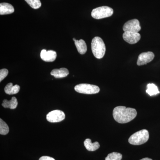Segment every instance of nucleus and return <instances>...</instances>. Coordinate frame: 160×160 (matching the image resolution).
Instances as JSON below:
<instances>
[{
  "instance_id": "obj_1",
  "label": "nucleus",
  "mask_w": 160,
  "mask_h": 160,
  "mask_svg": "<svg viewBox=\"0 0 160 160\" xmlns=\"http://www.w3.org/2000/svg\"><path fill=\"white\" fill-rule=\"evenodd\" d=\"M113 117L118 123L124 124L129 122L134 119L137 112L133 108H126L125 106H118L113 109Z\"/></svg>"
},
{
  "instance_id": "obj_2",
  "label": "nucleus",
  "mask_w": 160,
  "mask_h": 160,
  "mask_svg": "<svg viewBox=\"0 0 160 160\" xmlns=\"http://www.w3.org/2000/svg\"><path fill=\"white\" fill-rule=\"evenodd\" d=\"M92 51L93 55L98 59H101L105 55L106 47L103 40L99 37L92 39L91 42Z\"/></svg>"
},
{
  "instance_id": "obj_3",
  "label": "nucleus",
  "mask_w": 160,
  "mask_h": 160,
  "mask_svg": "<svg viewBox=\"0 0 160 160\" xmlns=\"http://www.w3.org/2000/svg\"><path fill=\"white\" fill-rule=\"evenodd\" d=\"M149 138V132L145 129L137 132L132 135L128 141L131 145L138 146L146 142Z\"/></svg>"
},
{
  "instance_id": "obj_4",
  "label": "nucleus",
  "mask_w": 160,
  "mask_h": 160,
  "mask_svg": "<svg viewBox=\"0 0 160 160\" xmlns=\"http://www.w3.org/2000/svg\"><path fill=\"white\" fill-rule=\"evenodd\" d=\"M113 13V10L110 7L107 6H101L95 8L92 10L91 16L96 19H101L111 16Z\"/></svg>"
},
{
  "instance_id": "obj_5",
  "label": "nucleus",
  "mask_w": 160,
  "mask_h": 160,
  "mask_svg": "<svg viewBox=\"0 0 160 160\" xmlns=\"http://www.w3.org/2000/svg\"><path fill=\"white\" fill-rule=\"evenodd\" d=\"M74 89L79 93L86 94H96L100 91L98 86L89 84H79L75 86Z\"/></svg>"
},
{
  "instance_id": "obj_6",
  "label": "nucleus",
  "mask_w": 160,
  "mask_h": 160,
  "mask_svg": "<svg viewBox=\"0 0 160 160\" xmlns=\"http://www.w3.org/2000/svg\"><path fill=\"white\" fill-rule=\"evenodd\" d=\"M66 116L63 111L60 110H52L46 116V119L50 122L55 123L62 121L65 119Z\"/></svg>"
},
{
  "instance_id": "obj_7",
  "label": "nucleus",
  "mask_w": 160,
  "mask_h": 160,
  "mask_svg": "<svg viewBox=\"0 0 160 160\" xmlns=\"http://www.w3.org/2000/svg\"><path fill=\"white\" fill-rule=\"evenodd\" d=\"M141 29L138 20L134 19L126 22L123 27V30L125 32H138Z\"/></svg>"
},
{
  "instance_id": "obj_8",
  "label": "nucleus",
  "mask_w": 160,
  "mask_h": 160,
  "mask_svg": "<svg viewBox=\"0 0 160 160\" xmlns=\"http://www.w3.org/2000/svg\"><path fill=\"white\" fill-rule=\"evenodd\" d=\"M154 58V54L152 52H142L139 55L137 61V65L141 66L146 65L150 62Z\"/></svg>"
},
{
  "instance_id": "obj_9",
  "label": "nucleus",
  "mask_w": 160,
  "mask_h": 160,
  "mask_svg": "<svg viewBox=\"0 0 160 160\" xmlns=\"http://www.w3.org/2000/svg\"><path fill=\"white\" fill-rule=\"evenodd\" d=\"M141 35L138 32H125L123 34V39L130 44H136L141 39Z\"/></svg>"
},
{
  "instance_id": "obj_10",
  "label": "nucleus",
  "mask_w": 160,
  "mask_h": 160,
  "mask_svg": "<svg viewBox=\"0 0 160 160\" xmlns=\"http://www.w3.org/2000/svg\"><path fill=\"white\" fill-rule=\"evenodd\" d=\"M40 56L41 58L45 62H52L56 59L57 53L53 50L46 51V49H44L41 51Z\"/></svg>"
},
{
  "instance_id": "obj_11",
  "label": "nucleus",
  "mask_w": 160,
  "mask_h": 160,
  "mask_svg": "<svg viewBox=\"0 0 160 160\" xmlns=\"http://www.w3.org/2000/svg\"><path fill=\"white\" fill-rule=\"evenodd\" d=\"M14 12V8L11 4L7 3H2L0 4V14H11Z\"/></svg>"
},
{
  "instance_id": "obj_12",
  "label": "nucleus",
  "mask_w": 160,
  "mask_h": 160,
  "mask_svg": "<svg viewBox=\"0 0 160 160\" xmlns=\"http://www.w3.org/2000/svg\"><path fill=\"white\" fill-rule=\"evenodd\" d=\"M69 74L68 69L65 68H60L59 69H54L51 72V75L57 78L66 77Z\"/></svg>"
},
{
  "instance_id": "obj_13",
  "label": "nucleus",
  "mask_w": 160,
  "mask_h": 160,
  "mask_svg": "<svg viewBox=\"0 0 160 160\" xmlns=\"http://www.w3.org/2000/svg\"><path fill=\"white\" fill-rule=\"evenodd\" d=\"M20 87L19 85L13 86L12 83L7 84L5 88V91L6 93L9 95L17 94L20 91Z\"/></svg>"
},
{
  "instance_id": "obj_14",
  "label": "nucleus",
  "mask_w": 160,
  "mask_h": 160,
  "mask_svg": "<svg viewBox=\"0 0 160 160\" xmlns=\"http://www.w3.org/2000/svg\"><path fill=\"white\" fill-rule=\"evenodd\" d=\"M84 146L88 151H94L97 150L100 147L99 143L98 142L92 143L91 140L90 139H86L84 141Z\"/></svg>"
},
{
  "instance_id": "obj_15",
  "label": "nucleus",
  "mask_w": 160,
  "mask_h": 160,
  "mask_svg": "<svg viewBox=\"0 0 160 160\" xmlns=\"http://www.w3.org/2000/svg\"><path fill=\"white\" fill-rule=\"evenodd\" d=\"M75 45L79 53L81 54H84L87 51V46L85 41L82 39L76 40L75 41Z\"/></svg>"
},
{
  "instance_id": "obj_16",
  "label": "nucleus",
  "mask_w": 160,
  "mask_h": 160,
  "mask_svg": "<svg viewBox=\"0 0 160 160\" xmlns=\"http://www.w3.org/2000/svg\"><path fill=\"white\" fill-rule=\"evenodd\" d=\"M18 101L16 98L13 97L11 100L8 101L6 99L3 100L2 106L5 108H9L10 109H15L18 106Z\"/></svg>"
},
{
  "instance_id": "obj_17",
  "label": "nucleus",
  "mask_w": 160,
  "mask_h": 160,
  "mask_svg": "<svg viewBox=\"0 0 160 160\" xmlns=\"http://www.w3.org/2000/svg\"><path fill=\"white\" fill-rule=\"evenodd\" d=\"M146 92L150 96L155 95L160 93L157 86L154 84H149L147 86Z\"/></svg>"
},
{
  "instance_id": "obj_18",
  "label": "nucleus",
  "mask_w": 160,
  "mask_h": 160,
  "mask_svg": "<svg viewBox=\"0 0 160 160\" xmlns=\"http://www.w3.org/2000/svg\"><path fill=\"white\" fill-rule=\"evenodd\" d=\"M9 127L2 119H0V134L6 135L9 132Z\"/></svg>"
},
{
  "instance_id": "obj_19",
  "label": "nucleus",
  "mask_w": 160,
  "mask_h": 160,
  "mask_svg": "<svg viewBox=\"0 0 160 160\" xmlns=\"http://www.w3.org/2000/svg\"><path fill=\"white\" fill-rule=\"evenodd\" d=\"M25 1L30 7L34 9H39L42 6V3L40 0H25Z\"/></svg>"
},
{
  "instance_id": "obj_20",
  "label": "nucleus",
  "mask_w": 160,
  "mask_h": 160,
  "mask_svg": "<svg viewBox=\"0 0 160 160\" xmlns=\"http://www.w3.org/2000/svg\"><path fill=\"white\" fill-rule=\"evenodd\" d=\"M122 155L121 153L117 152H112L109 153L105 158V160H121Z\"/></svg>"
},
{
  "instance_id": "obj_21",
  "label": "nucleus",
  "mask_w": 160,
  "mask_h": 160,
  "mask_svg": "<svg viewBox=\"0 0 160 160\" xmlns=\"http://www.w3.org/2000/svg\"><path fill=\"white\" fill-rule=\"evenodd\" d=\"M9 71L8 69H3L0 70V82H2L8 75Z\"/></svg>"
},
{
  "instance_id": "obj_22",
  "label": "nucleus",
  "mask_w": 160,
  "mask_h": 160,
  "mask_svg": "<svg viewBox=\"0 0 160 160\" xmlns=\"http://www.w3.org/2000/svg\"><path fill=\"white\" fill-rule=\"evenodd\" d=\"M39 160H55L53 158L49 156H42Z\"/></svg>"
},
{
  "instance_id": "obj_23",
  "label": "nucleus",
  "mask_w": 160,
  "mask_h": 160,
  "mask_svg": "<svg viewBox=\"0 0 160 160\" xmlns=\"http://www.w3.org/2000/svg\"><path fill=\"white\" fill-rule=\"evenodd\" d=\"M140 160H152L151 159L149 158H144Z\"/></svg>"
},
{
  "instance_id": "obj_24",
  "label": "nucleus",
  "mask_w": 160,
  "mask_h": 160,
  "mask_svg": "<svg viewBox=\"0 0 160 160\" xmlns=\"http://www.w3.org/2000/svg\"><path fill=\"white\" fill-rule=\"evenodd\" d=\"M72 40H73V41H74V42H75V41H76V39L75 38H73L72 39Z\"/></svg>"
}]
</instances>
